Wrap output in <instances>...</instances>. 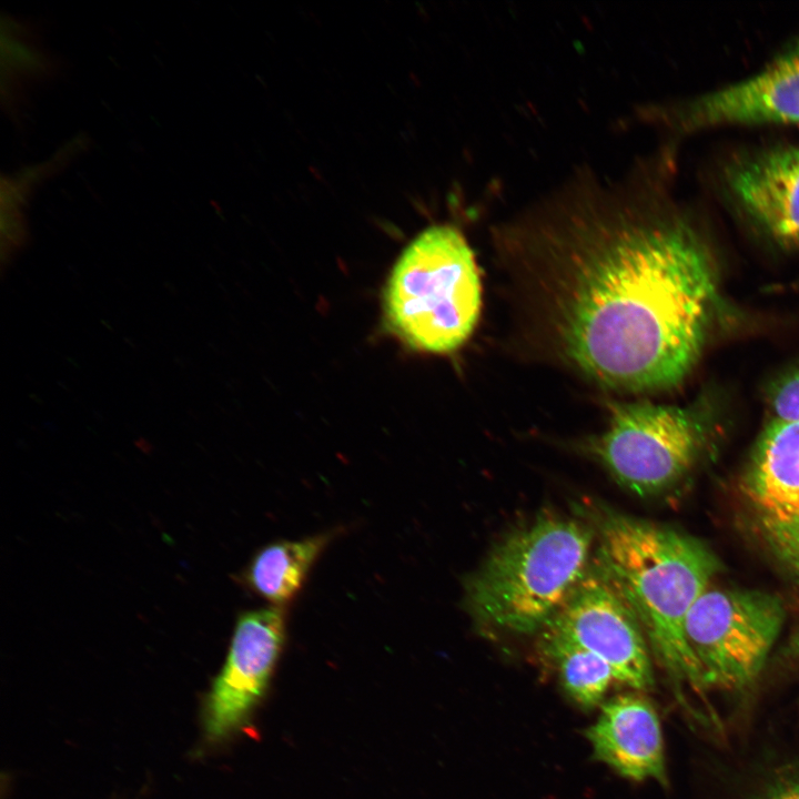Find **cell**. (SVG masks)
I'll list each match as a JSON object with an SVG mask.
<instances>
[{"instance_id":"obj_1","label":"cell","mask_w":799,"mask_h":799,"mask_svg":"<svg viewBox=\"0 0 799 799\" xmlns=\"http://www.w3.org/2000/svg\"><path fill=\"white\" fill-rule=\"evenodd\" d=\"M543 236L527 276L559 357L621 392L681 383L719 302L711 256L694 229L627 203L575 210Z\"/></svg>"},{"instance_id":"obj_2","label":"cell","mask_w":799,"mask_h":799,"mask_svg":"<svg viewBox=\"0 0 799 799\" xmlns=\"http://www.w3.org/2000/svg\"><path fill=\"white\" fill-rule=\"evenodd\" d=\"M590 523L600 559L633 606L650 653L679 701L682 689L705 697L708 687L685 635L687 615L711 586L719 564L700 540L672 528L595 506Z\"/></svg>"},{"instance_id":"obj_3","label":"cell","mask_w":799,"mask_h":799,"mask_svg":"<svg viewBox=\"0 0 799 799\" xmlns=\"http://www.w3.org/2000/svg\"><path fill=\"white\" fill-rule=\"evenodd\" d=\"M590 522L542 514L505 536L465 583V605L483 628L539 633L590 563Z\"/></svg>"},{"instance_id":"obj_4","label":"cell","mask_w":799,"mask_h":799,"mask_svg":"<svg viewBox=\"0 0 799 799\" xmlns=\"http://www.w3.org/2000/svg\"><path fill=\"white\" fill-rule=\"evenodd\" d=\"M474 253L454 226L422 231L403 250L383 293L387 328L408 347L446 354L462 346L481 313Z\"/></svg>"},{"instance_id":"obj_5","label":"cell","mask_w":799,"mask_h":799,"mask_svg":"<svg viewBox=\"0 0 799 799\" xmlns=\"http://www.w3.org/2000/svg\"><path fill=\"white\" fill-rule=\"evenodd\" d=\"M783 623V606L771 594L708 587L685 623L687 643L708 689L741 691L754 684Z\"/></svg>"},{"instance_id":"obj_6","label":"cell","mask_w":799,"mask_h":799,"mask_svg":"<svg viewBox=\"0 0 799 799\" xmlns=\"http://www.w3.org/2000/svg\"><path fill=\"white\" fill-rule=\"evenodd\" d=\"M701 416L678 406L618 404L593 452L613 478L647 496L675 485L692 466L705 442Z\"/></svg>"},{"instance_id":"obj_7","label":"cell","mask_w":799,"mask_h":799,"mask_svg":"<svg viewBox=\"0 0 799 799\" xmlns=\"http://www.w3.org/2000/svg\"><path fill=\"white\" fill-rule=\"evenodd\" d=\"M542 630L600 657L611 668L616 682L640 692L654 687L651 653L641 624L597 556Z\"/></svg>"},{"instance_id":"obj_8","label":"cell","mask_w":799,"mask_h":799,"mask_svg":"<svg viewBox=\"0 0 799 799\" xmlns=\"http://www.w3.org/2000/svg\"><path fill=\"white\" fill-rule=\"evenodd\" d=\"M285 635L283 607L270 606L239 616L225 661L206 697L208 740H224L249 721L270 685Z\"/></svg>"},{"instance_id":"obj_9","label":"cell","mask_w":799,"mask_h":799,"mask_svg":"<svg viewBox=\"0 0 799 799\" xmlns=\"http://www.w3.org/2000/svg\"><path fill=\"white\" fill-rule=\"evenodd\" d=\"M744 490L771 547L799 537V419L775 418L765 428Z\"/></svg>"},{"instance_id":"obj_10","label":"cell","mask_w":799,"mask_h":799,"mask_svg":"<svg viewBox=\"0 0 799 799\" xmlns=\"http://www.w3.org/2000/svg\"><path fill=\"white\" fill-rule=\"evenodd\" d=\"M640 691L617 695L600 705L585 736L593 757L619 776L668 782L664 740L654 705Z\"/></svg>"},{"instance_id":"obj_11","label":"cell","mask_w":799,"mask_h":799,"mask_svg":"<svg viewBox=\"0 0 799 799\" xmlns=\"http://www.w3.org/2000/svg\"><path fill=\"white\" fill-rule=\"evenodd\" d=\"M682 119L691 129L799 122V40L760 73L695 100Z\"/></svg>"},{"instance_id":"obj_12","label":"cell","mask_w":799,"mask_h":799,"mask_svg":"<svg viewBox=\"0 0 799 799\" xmlns=\"http://www.w3.org/2000/svg\"><path fill=\"white\" fill-rule=\"evenodd\" d=\"M729 189L747 215L782 245L799 250V149H767L738 161Z\"/></svg>"},{"instance_id":"obj_13","label":"cell","mask_w":799,"mask_h":799,"mask_svg":"<svg viewBox=\"0 0 799 799\" xmlns=\"http://www.w3.org/2000/svg\"><path fill=\"white\" fill-rule=\"evenodd\" d=\"M318 534L299 540H281L260 549L242 575L244 584L272 606L282 607L302 588L313 564L331 540Z\"/></svg>"},{"instance_id":"obj_14","label":"cell","mask_w":799,"mask_h":799,"mask_svg":"<svg viewBox=\"0 0 799 799\" xmlns=\"http://www.w3.org/2000/svg\"><path fill=\"white\" fill-rule=\"evenodd\" d=\"M539 635V650L556 668L568 697L585 709L600 707L615 681L608 664L567 638L547 630Z\"/></svg>"},{"instance_id":"obj_15","label":"cell","mask_w":799,"mask_h":799,"mask_svg":"<svg viewBox=\"0 0 799 799\" xmlns=\"http://www.w3.org/2000/svg\"><path fill=\"white\" fill-rule=\"evenodd\" d=\"M770 401L776 418L799 419V365L776 383Z\"/></svg>"},{"instance_id":"obj_16","label":"cell","mask_w":799,"mask_h":799,"mask_svg":"<svg viewBox=\"0 0 799 799\" xmlns=\"http://www.w3.org/2000/svg\"><path fill=\"white\" fill-rule=\"evenodd\" d=\"M747 799H799V765L779 769Z\"/></svg>"},{"instance_id":"obj_17","label":"cell","mask_w":799,"mask_h":799,"mask_svg":"<svg viewBox=\"0 0 799 799\" xmlns=\"http://www.w3.org/2000/svg\"><path fill=\"white\" fill-rule=\"evenodd\" d=\"M772 549L790 569L799 590V537L778 544ZM783 657L799 668V620L785 647Z\"/></svg>"}]
</instances>
